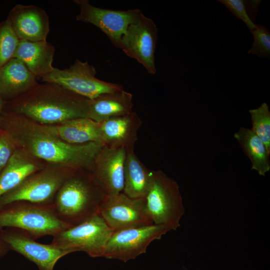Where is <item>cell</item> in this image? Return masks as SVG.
<instances>
[{"instance_id":"cell-1","label":"cell","mask_w":270,"mask_h":270,"mask_svg":"<svg viewBox=\"0 0 270 270\" xmlns=\"http://www.w3.org/2000/svg\"><path fill=\"white\" fill-rule=\"evenodd\" d=\"M0 128L4 130L16 148L45 164L70 170H92L94 159L104 144L66 143L44 130L40 124L22 116L3 111Z\"/></svg>"},{"instance_id":"cell-2","label":"cell","mask_w":270,"mask_h":270,"mask_svg":"<svg viewBox=\"0 0 270 270\" xmlns=\"http://www.w3.org/2000/svg\"><path fill=\"white\" fill-rule=\"evenodd\" d=\"M88 99L52 82L6 102L3 111L22 116L40 124H52L88 118Z\"/></svg>"},{"instance_id":"cell-3","label":"cell","mask_w":270,"mask_h":270,"mask_svg":"<svg viewBox=\"0 0 270 270\" xmlns=\"http://www.w3.org/2000/svg\"><path fill=\"white\" fill-rule=\"evenodd\" d=\"M106 196L92 170H80L64 181L52 206L57 216L72 226L98 213Z\"/></svg>"},{"instance_id":"cell-4","label":"cell","mask_w":270,"mask_h":270,"mask_svg":"<svg viewBox=\"0 0 270 270\" xmlns=\"http://www.w3.org/2000/svg\"><path fill=\"white\" fill-rule=\"evenodd\" d=\"M70 226L57 216L52 204L16 201L0 208V230L17 228L36 240L44 236H54Z\"/></svg>"},{"instance_id":"cell-5","label":"cell","mask_w":270,"mask_h":270,"mask_svg":"<svg viewBox=\"0 0 270 270\" xmlns=\"http://www.w3.org/2000/svg\"><path fill=\"white\" fill-rule=\"evenodd\" d=\"M147 208L154 224L176 230L185 212L179 185L161 170H152L146 196Z\"/></svg>"},{"instance_id":"cell-6","label":"cell","mask_w":270,"mask_h":270,"mask_svg":"<svg viewBox=\"0 0 270 270\" xmlns=\"http://www.w3.org/2000/svg\"><path fill=\"white\" fill-rule=\"evenodd\" d=\"M113 232L98 212L58 232L51 244L70 253L83 252L92 258L103 257Z\"/></svg>"},{"instance_id":"cell-7","label":"cell","mask_w":270,"mask_h":270,"mask_svg":"<svg viewBox=\"0 0 270 270\" xmlns=\"http://www.w3.org/2000/svg\"><path fill=\"white\" fill-rule=\"evenodd\" d=\"M74 171L46 164L28 176L16 188L1 196L0 208L16 201L50 204L64 181Z\"/></svg>"},{"instance_id":"cell-8","label":"cell","mask_w":270,"mask_h":270,"mask_svg":"<svg viewBox=\"0 0 270 270\" xmlns=\"http://www.w3.org/2000/svg\"><path fill=\"white\" fill-rule=\"evenodd\" d=\"M96 69L88 62L76 59L68 68H54L42 78L44 82L59 84L88 100L107 92L124 90L122 84L98 78Z\"/></svg>"},{"instance_id":"cell-9","label":"cell","mask_w":270,"mask_h":270,"mask_svg":"<svg viewBox=\"0 0 270 270\" xmlns=\"http://www.w3.org/2000/svg\"><path fill=\"white\" fill-rule=\"evenodd\" d=\"M170 231L164 226L152 224L114 232L103 257L124 262L135 259L146 252L152 242Z\"/></svg>"},{"instance_id":"cell-10","label":"cell","mask_w":270,"mask_h":270,"mask_svg":"<svg viewBox=\"0 0 270 270\" xmlns=\"http://www.w3.org/2000/svg\"><path fill=\"white\" fill-rule=\"evenodd\" d=\"M99 214L114 232L154 224L146 198H132L123 192L106 196Z\"/></svg>"},{"instance_id":"cell-11","label":"cell","mask_w":270,"mask_h":270,"mask_svg":"<svg viewBox=\"0 0 270 270\" xmlns=\"http://www.w3.org/2000/svg\"><path fill=\"white\" fill-rule=\"evenodd\" d=\"M158 29L154 22L143 14L130 24L122 37L119 48L136 60L152 74H155V50Z\"/></svg>"},{"instance_id":"cell-12","label":"cell","mask_w":270,"mask_h":270,"mask_svg":"<svg viewBox=\"0 0 270 270\" xmlns=\"http://www.w3.org/2000/svg\"><path fill=\"white\" fill-rule=\"evenodd\" d=\"M74 2L80 9L76 20L98 28L118 48L128 26L142 14L139 9L122 10L102 8L92 6L88 0H75Z\"/></svg>"},{"instance_id":"cell-13","label":"cell","mask_w":270,"mask_h":270,"mask_svg":"<svg viewBox=\"0 0 270 270\" xmlns=\"http://www.w3.org/2000/svg\"><path fill=\"white\" fill-rule=\"evenodd\" d=\"M0 235L10 250L34 263L39 270H54L61 258L70 254L51 243L38 242L28 233L17 228H4L0 230Z\"/></svg>"},{"instance_id":"cell-14","label":"cell","mask_w":270,"mask_h":270,"mask_svg":"<svg viewBox=\"0 0 270 270\" xmlns=\"http://www.w3.org/2000/svg\"><path fill=\"white\" fill-rule=\"evenodd\" d=\"M126 150L104 146L97 154L92 172L106 196L122 192Z\"/></svg>"},{"instance_id":"cell-15","label":"cell","mask_w":270,"mask_h":270,"mask_svg":"<svg viewBox=\"0 0 270 270\" xmlns=\"http://www.w3.org/2000/svg\"><path fill=\"white\" fill-rule=\"evenodd\" d=\"M6 20L19 40H45L50 31L47 13L36 6L16 4Z\"/></svg>"},{"instance_id":"cell-16","label":"cell","mask_w":270,"mask_h":270,"mask_svg":"<svg viewBox=\"0 0 270 270\" xmlns=\"http://www.w3.org/2000/svg\"><path fill=\"white\" fill-rule=\"evenodd\" d=\"M142 123L140 118L133 111L98 122L100 142L108 148H122L126 150L134 149Z\"/></svg>"},{"instance_id":"cell-17","label":"cell","mask_w":270,"mask_h":270,"mask_svg":"<svg viewBox=\"0 0 270 270\" xmlns=\"http://www.w3.org/2000/svg\"><path fill=\"white\" fill-rule=\"evenodd\" d=\"M36 77L20 59L13 58L0 68V96L12 100L34 88Z\"/></svg>"},{"instance_id":"cell-18","label":"cell","mask_w":270,"mask_h":270,"mask_svg":"<svg viewBox=\"0 0 270 270\" xmlns=\"http://www.w3.org/2000/svg\"><path fill=\"white\" fill-rule=\"evenodd\" d=\"M40 126L47 132L68 144H78L90 142H101L99 124L88 118H78L58 124Z\"/></svg>"},{"instance_id":"cell-19","label":"cell","mask_w":270,"mask_h":270,"mask_svg":"<svg viewBox=\"0 0 270 270\" xmlns=\"http://www.w3.org/2000/svg\"><path fill=\"white\" fill-rule=\"evenodd\" d=\"M54 46L46 40H19L14 58L22 60L36 77L42 78L54 68Z\"/></svg>"},{"instance_id":"cell-20","label":"cell","mask_w":270,"mask_h":270,"mask_svg":"<svg viewBox=\"0 0 270 270\" xmlns=\"http://www.w3.org/2000/svg\"><path fill=\"white\" fill-rule=\"evenodd\" d=\"M132 94L122 90L102 94L89 100L88 118L100 122L132 112Z\"/></svg>"},{"instance_id":"cell-21","label":"cell","mask_w":270,"mask_h":270,"mask_svg":"<svg viewBox=\"0 0 270 270\" xmlns=\"http://www.w3.org/2000/svg\"><path fill=\"white\" fill-rule=\"evenodd\" d=\"M46 165L16 148L0 172V197L16 188L28 176Z\"/></svg>"},{"instance_id":"cell-22","label":"cell","mask_w":270,"mask_h":270,"mask_svg":"<svg viewBox=\"0 0 270 270\" xmlns=\"http://www.w3.org/2000/svg\"><path fill=\"white\" fill-rule=\"evenodd\" d=\"M152 176L149 170L134 152V149L126 150L122 192L132 198H144L148 193Z\"/></svg>"},{"instance_id":"cell-23","label":"cell","mask_w":270,"mask_h":270,"mask_svg":"<svg viewBox=\"0 0 270 270\" xmlns=\"http://www.w3.org/2000/svg\"><path fill=\"white\" fill-rule=\"evenodd\" d=\"M234 137L250 159L251 169L264 176L270 170V154L262 140L250 129L243 127L234 134Z\"/></svg>"},{"instance_id":"cell-24","label":"cell","mask_w":270,"mask_h":270,"mask_svg":"<svg viewBox=\"0 0 270 270\" xmlns=\"http://www.w3.org/2000/svg\"><path fill=\"white\" fill-rule=\"evenodd\" d=\"M251 117L252 128L262 140L270 154V112L266 102L256 108L249 110Z\"/></svg>"},{"instance_id":"cell-25","label":"cell","mask_w":270,"mask_h":270,"mask_svg":"<svg viewBox=\"0 0 270 270\" xmlns=\"http://www.w3.org/2000/svg\"><path fill=\"white\" fill-rule=\"evenodd\" d=\"M19 40L8 21L0 23V68L14 56Z\"/></svg>"},{"instance_id":"cell-26","label":"cell","mask_w":270,"mask_h":270,"mask_svg":"<svg viewBox=\"0 0 270 270\" xmlns=\"http://www.w3.org/2000/svg\"><path fill=\"white\" fill-rule=\"evenodd\" d=\"M254 38L251 48L248 52L262 58L270 56V32L265 26L256 24V28L250 31Z\"/></svg>"},{"instance_id":"cell-27","label":"cell","mask_w":270,"mask_h":270,"mask_svg":"<svg viewBox=\"0 0 270 270\" xmlns=\"http://www.w3.org/2000/svg\"><path fill=\"white\" fill-rule=\"evenodd\" d=\"M16 149L9 134L0 128V172L6 165Z\"/></svg>"},{"instance_id":"cell-28","label":"cell","mask_w":270,"mask_h":270,"mask_svg":"<svg viewBox=\"0 0 270 270\" xmlns=\"http://www.w3.org/2000/svg\"><path fill=\"white\" fill-rule=\"evenodd\" d=\"M218 2L224 4L236 18L244 22L250 31L256 28V24L253 22L248 16L243 0H220Z\"/></svg>"},{"instance_id":"cell-29","label":"cell","mask_w":270,"mask_h":270,"mask_svg":"<svg viewBox=\"0 0 270 270\" xmlns=\"http://www.w3.org/2000/svg\"><path fill=\"white\" fill-rule=\"evenodd\" d=\"M246 12L250 20L254 22L262 0H243Z\"/></svg>"},{"instance_id":"cell-30","label":"cell","mask_w":270,"mask_h":270,"mask_svg":"<svg viewBox=\"0 0 270 270\" xmlns=\"http://www.w3.org/2000/svg\"><path fill=\"white\" fill-rule=\"evenodd\" d=\"M10 250V249L8 246L2 240L0 235V256H3L6 255Z\"/></svg>"},{"instance_id":"cell-31","label":"cell","mask_w":270,"mask_h":270,"mask_svg":"<svg viewBox=\"0 0 270 270\" xmlns=\"http://www.w3.org/2000/svg\"><path fill=\"white\" fill-rule=\"evenodd\" d=\"M5 104H6V101L4 100L0 96V118L2 113Z\"/></svg>"}]
</instances>
